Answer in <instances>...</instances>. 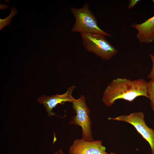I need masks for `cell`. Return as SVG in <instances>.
<instances>
[{"label":"cell","mask_w":154,"mask_h":154,"mask_svg":"<svg viewBox=\"0 0 154 154\" xmlns=\"http://www.w3.org/2000/svg\"><path fill=\"white\" fill-rule=\"evenodd\" d=\"M152 1L154 4V0ZM131 26L137 31L136 37L139 42L150 44L154 41V15L141 23H133Z\"/></svg>","instance_id":"obj_8"},{"label":"cell","mask_w":154,"mask_h":154,"mask_svg":"<svg viewBox=\"0 0 154 154\" xmlns=\"http://www.w3.org/2000/svg\"><path fill=\"white\" fill-rule=\"evenodd\" d=\"M70 11L75 19L71 32L98 33L111 37L99 27L96 18L90 10L88 3H85L80 8L72 7Z\"/></svg>","instance_id":"obj_2"},{"label":"cell","mask_w":154,"mask_h":154,"mask_svg":"<svg viewBox=\"0 0 154 154\" xmlns=\"http://www.w3.org/2000/svg\"><path fill=\"white\" fill-rule=\"evenodd\" d=\"M148 82L142 78L131 80L126 78H117L112 81L105 88L102 102L106 106L110 107L119 99L131 102L139 96L147 98Z\"/></svg>","instance_id":"obj_1"},{"label":"cell","mask_w":154,"mask_h":154,"mask_svg":"<svg viewBox=\"0 0 154 154\" xmlns=\"http://www.w3.org/2000/svg\"><path fill=\"white\" fill-rule=\"evenodd\" d=\"M80 34L85 49L102 59L110 60L117 53V50L108 41L105 35L90 33Z\"/></svg>","instance_id":"obj_3"},{"label":"cell","mask_w":154,"mask_h":154,"mask_svg":"<svg viewBox=\"0 0 154 154\" xmlns=\"http://www.w3.org/2000/svg\"><path fill=\"white\" fill-rule=\"evenodd\" d=\"M149 56L152 62V67L147 78L154 80V55L151 54H150Z\"/></svg>","instance_id":"obj_11"},{"label":"cell","mask_w":154,"mask_h":154,"mask_svg":"<svg viewBox=\"0 0 154 154\" xmlns=\"http://www.w3.org/2000/svg\"><path fill=\"white\" fill-rule=\"evenodd\" d=\"M53 154H64L63 151L61 149H59L58 151L55 152Z\"/></svg>","instance_id":"obj_13"},{"label":"cell","mask_w":154,"mask_h":154,"mask_svg":"<svg viewBox=\"0 0 154 154\" xmlns=\"http://www.w3.org/2000/svg\"><path fill=\"white\" fill-rule=\"evenodd\" d=\"M75 88V86H72L68 88L65 93L61 95L56 94L50 96L44 95L40 97L37 101L44 105L48 116L56 115L52 112L53 109L59 104L63 105L67 102L72 103L75 99L72 94Z\"/></svg>","instance_id":"obj_7"},{"label":"cell","mask_w":154,"mask_h":154,"mask_svg":"<svg viewBox=\"0 0 154 154\" xmlns=\"http://www.w3.org/2000/svg\"><path fill=\"white\" fill-rule=\"evenodd\" d=\"M147 98L150 101L152 110L154 112V80H151L148 82L147 89Z\"/></svg>","instance_id":"obj_9"},{"label":"cell","mask_w":154,"mask_h":154,"mask_svg":"<svg viewBox=\"0 0 154 154\" xmlns=\"http://www.w3.org/2000/svg\"><path fill=\"white\" fill-rule=\"evenodd\" d=\"M86 99L84 96L82 95L78 99H75L72 103V108L76 114L72 117L69 124L80 126L82 128V138L86 141H91L94 140L92 137V122L89 116L90 110L87 105Z\"/></svg>","instance_id":"obj_4"},{"label":"cell","mask_w":154,"mask_h":154,"mask_svg":"<svg viewBox=\"0 0 154 154\" xmlns=\"http://www.w3.org/2000/svg\"><path fill=\"white\" fill-rule=\"evenodd\" d=\"M139 0H131L129 1L128 9H131L134 7L139 1Z\"/></svg>","instance_id":"obj_12"},{"label":"cell","mask_w":154,"mask_h":154,"mask_svg":"<svg viewBox=\"0 0 154 154\" xmlns=\"http://www.w3.org/2000/svg\"><path fill=\"white\" fill-rule=\"evenodd\" d=\"M102 141H86L82 138L75 140L69 149V154H109Z\"/></svg>","instance_id":"obj_6"},{"label":"cell","mask_w":154,"mask_h":154,"mask_svg":"<svg viewBox=\"0 0 154 154\" xmlns=\"http://www.w3.org/2000/svg\"><path fill=\"white\" fill-rule=\"evenodd\" d=\"M11 13L10 15L7 18L3 19H0V29L9 25L11 23V19L17 13V11L14 7H11Z\"/></svg>","instance_id":"obj_10"},{"label":"cell","mask_w":154,"mask_h":154,"mask_svg":"<svg viewBox=\"0 0 154 154\" xmlns=\"http://www.w3.org/2000/svg\"><path fill=\"white\" fill-rule=\"evenodd\" d=\"M143 113L141 112L123 115L115 117H109V120L123 121L130 124L149 144L151 153L154 154V129L148 127L145 120Z\"/></svg>","instance_id":"obj_5"},{"label":"cell","mask_w":154,"mask_h":154,"mask_svg":"<svg viewBox=\"0 0 154 154\" xmlns=\"http://www.w3.org/2000/svg\"><path fill=\"white\" fill-rule=\"evenodd\" d=\"M110 154H117L116 153L114 152H111Z\"/></svg>","instance_id":"obj_14"}]
</instances>
